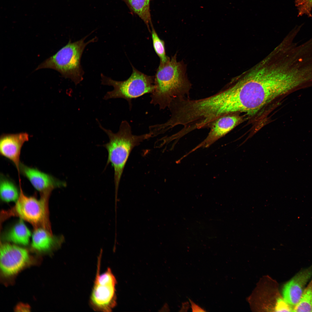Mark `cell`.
<instances>
[{"label":"cell","mask_w":312,"mask_h":312,"mask_svg":"<svg viewBox=\"0 0 312 312\" xmlns=\"http://www.w3.org/2000/svg\"><path fill=\"white\" fill-rule=\"evenodd\" d=\"M221 90L226 114H255L274 99L291 92L281 63L274 55L266 57Z\"/></svg>","instance_id":"cell-1"},{"label":"cell","mask_w":312,"mask_h":312,"mask_svg":"<svg viewBox=\"0 0 312 312\" xmlns=\"http://www.w3.org/2000/svg\"><path fill=\"white\" fill-rule=\"evenodd\" d=\"M185 70L183 62L177 61L176 54L166 62L160 63L154 76L151 104L162 110L168 107L173 99L190 98L192 84Z\"/></svg>","instance_id":"cell-2"},{"label":"cell","mask_w":312,"mask_h":312,"mask_svg":"<svg viewBox=\"0 0 312 312\" xmlns=\"http://www.w3.org/2000/svg\"><path fill=\"white\" fill-rule=\"evenodd\" d=\"M99 127L108 135L109 142L103 145L108 152L106 167L111 164L114 170L115 201H117L119 184L124 169L133 149L144 140L153 137L148 133L139 135L133 134L131 127L126 120L122 121L116 133L106 129L97 120Z\"/></svg>","instance_id":"cell-3"},{"label":"cell","mask_w":312,"mask_h":312,"mask_svg":"<svg viewBox=\"0 0 312 312\" xmlns=\"http://www.w3.org/2000/svg\"><path fill=\"white\" fill-rule=\"evenodd\" d=\"M88 36L75 42L70 40L65 46L40 64L36 70L43 68L55 70L63 77L70 79L77 85L83 79L84 71L81 60L83 51L88 44L97 40L95 37L85 42Z\"/></svg>","instance_id":"cell-4"},{"label":"cell","mask_w":312,"mask_h":312,"mask_svg":"<svg viewBox=\"0 0 312 312\" xmlns=\"http://www.w3.org/2000/svg\"><path fill=\"white\" fill-rule=\"evenodd\" d=\"M101 77L102 84L114 88L112 90L106 93L103 99H123L128 102L130 109L132 108L133 99L151 94L155 89L154 76L145 75L133 66L131 75L125 81L114 80L102 74Z\"/></svg>","instance_id":"cell-5"},{"label":"cell","mask_w":312,"mask_h":312,"mask_svg":"<svg viewBox=\"0 0 312 312\" xmlns=\"http://www.w3.org/2000/svg\"><path fill=\"white\" fill-rule=\"evenodd\" d=\"M19 182L20 193L15 205L2 213V220L16 216L29 222L35 229L43 228L51 232L49 220V199L41 197L40 200L25 195Z\"/></svg>","instance_id":"cell-6"},{"label":"cell","mask_w":312,"mask_h":312,"mask_svg":"<svg viewBox=\"0 0 312 312\" xmlns=\"http://www.w3.org/2000/svg\"><path fill=\"white\" fill-rule=\"evenodd\" d=\"M101 254L98 260L96 273L90 296V305L95 311L109 312L116 305V278L108 268L100 274Z\"/></svg>","instance_id":"cell-7"},{"label":"cell","mask_w":312,"mask_h":312,"mask_svg":"<svg viewBox=\"0 0 312 312\" xmlns=\"http://www.w3.org/2000/svg\"><path fill=\"white\" fill-rule=\"evenodd\" d=\"M19 169L20 174L28 180L33 187L40 192L41 196L49 197L54 189L67 185L65 181L21 162L20 163Z\"/></svg>","instance_id":"cell-8"},{"label":"cell","mask_w":312,"mask_h":312,"mask_svg":"<svg viewBox=\"0 0 312 312\" xmlns=\"http://www.w3.org/2000/svg\"><path fill=\"white\" fill-rule=\"evenodd\" d=\"M28 252L25 249L8 243L0 247V268L7 276L13 275L20 270L28 262Z\"/></svg>","instance_id":"cell-9"},{"label":"cell","mask_w":312,"mask_h":312,"mask_svg":"<svg viewBox=\"0 0 312 312\" xmlns=\"http://www.w3.org/2000/svg\"><path fill=\"white\" fill-rule=\"evenodd\" d=\"M242 120L240 116L234 113L224 115L218 118L211 125L210 131L206 138L184 156L186 157L200 147H209L230 131Z\"/></svg>","instance_id":"cell-10"},{"label":"cell","mask_w":312,"mask_h":312,"mask_svg":"<svg viewBox=\"0 0 312 312\" xmlns=\"http://www.w3.org/2000/svg\"><path fill=\"white\" fill-rule=\"evenodd\" d=\"M29 139L26 133L5 134L0 138V154L11 161L16 167L20 179L19 165L21 149L24 144Z\"/></svg>","instance_id":"cell-11"},{"label":"cell","mask_w":312,"mask_h":312,"mask_svg":"<svg viewBox=\"0 0 312 312\" xmlns=\"http://www.w3.org/2000/svg\"><path fill=\"white\" fill-rule=\"evenodd\" d=\"M312 277V265L295 275L284 286L283 298L294 307L300 301L307 283Z\"/></svg>","instance_id":"cell-12"},{"label":"cell","mask_w":312,"mask_h":312,"mask_svg":"<svg viewBox=\"0 0 312 312\" xmlns=\"http://www.w3.org/2000/svg\"><path fill=\"white\" fill-rule=\"evenodd\" d=\"M63 238L54 236L51 232L43 228L35 229L32 235L31 246L35 250L40 251L49 250L56 243H61Z\"/></svg>","instance_id":"cell-13"},{"label":"cell","mask_w":312,"mask_h":312,"mask_svg":"<svg viewBox=\"0 0 312 312\" xmlns=\"http://www.w3.org/2000/svg\"><path fill=\"white\" fill-rule=\"evenodd\" d=\"M127 5L130 11L138 16L146 25L151 32L150 25L152 24L150 13V4L152 0H122Z\"/></svg>","instance_id":"cell-14"},{"label":"cell","mask_w":312,"mask_h":312,"mask_svg":"<svg viewBox=\"0 0 312 312\" xmlns=\"http://www.w3.org/2000/svg\"><path fill=\"white\" fill-rule=\"evenodd\" d=\"M31 235V232L22 220L14 224L5 236L7 241L23 245H27Z\"/></svg>","instance_id":"cell-15"},{"label":"cell","mask_w":312,"mask_h":312,"mask_svg":"<svg viewBox=\"0 0 312 312\" xmlns=\"http://www.w3.org/2000/svg\"><path fill=\"white\" fill-rule=\"evenodd\" d=\"M20 193L16 184L11 179L3 174H0V196L1 200L6 202L16 201Z\"/></svg>","instance_id":"cell-16"},{"label":"cell","mask_w":312,"mask_h":312,"mask_svg":"<svg viewBox=\"0 0 312 312\" xmlns=\"http://www.w3.org/2000/svg\"><path fill=\"white\" fill-rule=\"evenodd\" d=\"M294 312H312V278L306 287L302 297L294 308Z\"/></svg>","instance_id":"cell-17"},{"label":"cell","mask_w":312,"mask_h":312,"mask_svg":"<svg viewBox=\"0 0 312 312\" xmlns=\"http://www.w3.org/2000/svg\"><path fill=\"white\" fill-rule=\"evenodd\" d=\"M151 32L153 47L154 50L160 60V63L167 62L170 58L166 55L164 42L158 36L152 24L151 25Z\"/></svg>","instance_id":"cell-18"},{"label":"cell","mask_w":312,"mask_h":312,"mask_svg":"<svg viewBox=\"0 0 312 312\" xmlns=\"http://www.w3.org/2000/svg\"><path fill=\"white\" fill-rule=\"evenodd\" d=\"M295 5L298 10V16L305 15L312 17V0H294Z\"/></svg>","instance_id":"cell-19"},{"label":"cell","mask_w":312,"mask_h":312,"mask_svg":"<svg viewBox=\"0 0 312 312\" xmlns=\"http://www.w3.org/2000/svg\"><path fill=\"white\" fill-rule=\"evenodd\" d=\"M294 307L288 303L283 298H278L275 307V311L277 312H292Z\"/></svg>","instance_id":"cell-20"},{"label":"cell","mask_w":312,"mask_h":312,"mask_svg":"<svg viewBox=\"0 0 312 312\" xmlns=\"http://www.w3.org/2000/svg\"><path fill=\"white\" fill-rule=\"evenodd\" d=\"M189 300L191 304L192 312H205L206 311L198 305L196 304L190 299H189Z\"/></svg>","instance_id":"cell-21"}]
</instances>
